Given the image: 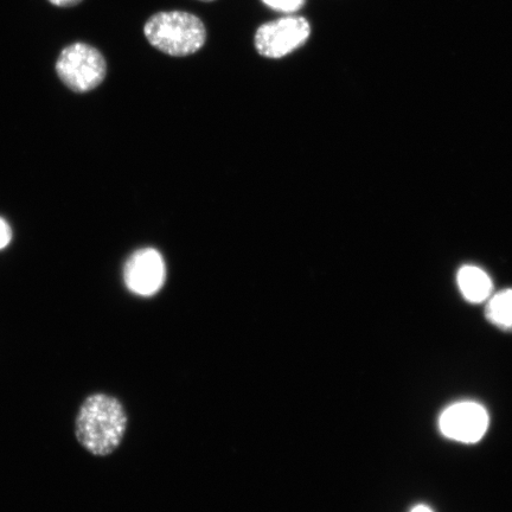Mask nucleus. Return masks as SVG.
I'll return each instance as SVG.
<instances>
[{"label": "nucleus", "mask_w": 512, "mask_h": 512, "mask_svg": "<svg viewBox=\"0 0 512 512\" xmlns=\"http://www.w3.org/2000/svg\"><path fill=\"white\" fill-rule=\"evenodd\" d=\"M201 2H214V0H201Z\"/></svg>", "instance_id": "obj_13"}, {"label": "nucleus", "mask_w": 512, "mask_h": 512, "mask_svg": "<svg viewBox=\"0 0 512 512\" xmlns=\"http://www.w3.org/2000/svg\"><path fill=\"white\" fill-rule=\"evenodd\" d=\"M310 35L311 25L306 18L288 16L261 25L255 32L254 44L261 56L281 59L303 47Z\"/></svg>", "instance_id": "obj_4"}, {"label": "nucleus", "mask_w": 512, "mask_h": 512, "mask_svg": "<svg viewBox=\"0 0 512 512\" xmlns=\"http://www.w3.org/2000/svg\"><path fill=\"white\" fill-rule=\"evenodd\" d=\"M165 278V262L156 249H139L126 261L125 285L128 290L138 296L150 297L158 293L165 283Z\"/></svg>", "instance_id": "obj_6"}, {"label": "nucleus", "mask_w": 512, "mask_h": 512, "mask_svg": "<svg viewBox=\"0 0 512 512\" xmlns=\"http://www.w3.org/2000/svg\"><path fill=\"white\" fill-rule=\"evenodd\" d=\"M12 240V230L10 224L3 217H0V249H4L10 245Z\"/></svg>", "instance_id": "obj_10"}, {"label": "nucleus", "mask_w": 512, "mask_h": 512, "mask_svg": "<svg viewBox=\"0 0 512 512\" xmlns=\"http://www.w3.org/2000/svg\"><path fill=\"white\" fill-rule=\"evenodd\" d=\"M48 2L59 6V8H72V6L80 4L82 0H48Z\"/></svg>", "instance_id": "obj_11"}, {"label": "nucleus", "mask_w": 512, "mask_h": 512, "mask_svg": "<svg viewBox=\"0 0 512 512\" xmlns=\"http://www.w3.org/2000/svg\"><path fill=\"white\" fill-rule=\"evenodd\" d=\"M144 34L153 48L175 57L195 54L207 41L201 19L184 11L158 12L146 22Z\"/></svg>", "instance_id": "obj_2"}, {"label": "nucleus", "mask_w": 512, "mask_h": 512, "mask_svg": "<svg viewBox=\"0 0 512 512\" xmlns=\"http://www.w3.org/2000/svg\"><path fill=\"white\" fill-rule=\"evenodd\" d=\"M440 431L446 438L459 443L475 444L489 427V415L476 402H459L445 409L439 420Z\"/></svg>", "instance_id": "obj_5"}, {"label": "nucleus", "mask_w": 512, "mask_h": 512, "mask_svg": "<svg viewBox=\"0 0 512 512\" xmlns=\"http://www.w3.org/2000/svg\"><path fill=\"white\" fill-rule=\"evenodd\" d=\"M56 73L70 91L87 93L104 82L107 73L105 57L86 43H74L61 51Z\"/></svg>", "instance_id": "obj_3"}, {"label": "nucleus", "mask_w": 512, "mask_h": 512, "mask_svg": "<svg viewBox=\"0 0 512 512\" xmlns=\"http://www.w3.org/2000/svg\"><path fill=\"white\" fill-rule=\"evenodd\" d=\"M411 512H433L431 508L426 507V505H418Z\"/></svg>", "instance_id": "obj_12"}, {"label": "nucleus", "mask_w": 512, "mask_h": 512, "mask_svg": "<svg viewBox=\"0 0 512 512\" xmlns=\"http://www.w3.org/2000/svg\"><path fill=\"white\" fill-rule=\"evenodd\" d=\"M485 315L497 328L512 331V290L509 288L490 297Z\"/></svg>", "instance_id": "obj_8"}, {"label": "nucleus", "mask_w": 512, "mask_h": 512, "mask_svg": "<svg viewBox=\"0 0 512 512\" xmlns=\"http://www.w3.org/2000/svg\"><path fill=\"white\" fill-rule=\"evenodd\" d=\"M458 286L467 302L479 304L490 299L494 285L489 275L477 266H463L458 272Z\"/></svg>", "instance_id": "obj_7"}, {"label": "nucleus", "mask_w": 512, "mask_h": 512, "mask_svg": "<svg viewBox=\"0 0 512 512\" xmlns=\"http://www.w3.org/2000/svg\"><path fill=\"white\" fill-rule=\"evenodd\" d=\"M128 426L126 409L118 398L93 393L82 401L75 416L78 443L95 457H108L123 443Z\"/></svg>", "instance_id": "obj_1"}, {"label": "nucleus", "mask_w": 512, "mask_h": 512, "mask_svg": "<svg viewBox=\"0 0 512 512\" xmlns=\"http://www.w3.org/2000/svg\"><path fill=\"white\" fill-rule=\"evenodd\" d=\"M268 8L284 12V14H294L305 5V0H261Z\"/></svg>", "instance_id": "obj_9"}]
</instances>
